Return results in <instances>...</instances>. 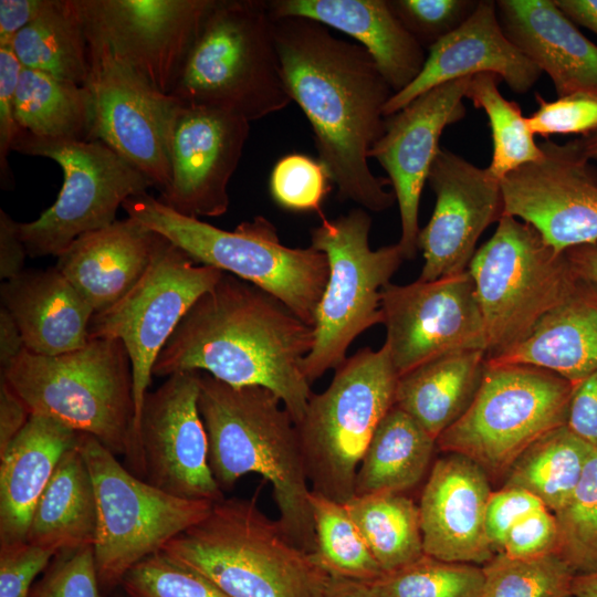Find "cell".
I'll list each match as a JSON object with an SVG mask.
<instances>
[{
    "instance_id": "obj_26",
    "label": "cell",
    "mask_w": 597,
    "mask_h": 597,
    "mask_svg": "<svg viewBox=\"0 0 597 597\" xmlns=\"http://www.w3.org/2000/svg\"><path fill=\"white\" fill-rule=\"evenodd\" d=\"M272 19L304 18L338 30L371 56L394 93L420 73L425 49L404 27L389 0H272Z\"/></svg>"
},
{
    "instance_id": "obj_30",
    "label": "cell",
    "mask_w": 597,
    "mask_h": 597,
    "mask_svg": "<svg viewBox=\"0 0 597 597\" xmlns=\"http://www.w3.org/2000/svg\"><path fill=\"white\" fill-rule=\"evenodd\" d=\"M489 364H523L576 385L597 370V283L579 279L567 298L547 313L519 346Z\"/></svg>"
},
{
    "instance_id": "obj_23",
    "label": "cell",
    "mask_w": 597,
    "mask_h": 597,
    "mask_svg": "<svg viewBox=\"0 0 597 597\" xmlns=\"http://www.w3.org/2000/svg\"><path fill=\"white\" fill-rule=\"evenodd\" d=\"M488 473L471 459L446 453L434 461L419 502L426 555L482 566L496 553L486 533Z\"/></svg>"
},
{
    "instance_id": "obj_60",
    "label": "cell",
    "mask_w": 597,
    "mask_h": 597,
    "mask_svg": "<svg viewBox=\"0 0 597 597\" xmlns=\"http://www.w3.org/2000/svg\"><path fill=\"white\" fill-rule=\"evenodd\" d=\"M572 591L573 597H597V572L576 575Z\"/></svg>"
},
{
    "instance_id": "obj_7",
    "label": "cell",
    "mask_w": 597,
    "mask_h": 597,
    "mask_svg": "<svg viewBox=\"0 0 597 597\" xmlns=\"http://www.w3.org/2000/svg\"><path fill=\"white\" fill-rule=\"evenodd\" d=\"M0 377L31 416L91 434L115 455L129 454L135 405L132 364L123 342L94 338L57 356L24 349Z\"/></svg>"
},
{
    "instance_id": "obj_55",
    "label": "cell",
    "mask_w": 597,
    "mask_h": 597,
    "mask_svg": "<svg viewBox=\"0 0 597 597\" xmlns=\"http://www.w3.org/2000/svg\"><path fill=\"white\" fill-rule=\"evenodd\" d=\"M50 0H1L0 45L12 44L15 34L34 21Z\"/></svg>"
},
{
    "instance_id": "obj_44",
    "label": "cell",
    "mask_w": 597,
    "mask_h": 597,
    "mask_svg": "<svg viewBox=\"0 0 597 597\" xmlns=\"http://www.w3.org/2000/svg\"><path fill=\"white\" fill-rule=\"evenodd\" d=\"M331 177L318 160L303 154H289L274 165L270 193L283 209L322 213V203L331 190Z\"/></svg>"
},
{
    "instance_id": "obj_1",
    "label": "cell",
    "mask_w": 597,
    "mask_h": 597,
    "mask_svg": "<svg viewBox=\"0 0 597 597\" xmlns=\"http://www.w3.org/2000/svg\"><path fill=\"white\" fill-rule=\"evenodd\" d=\"M273 23L285 87L312 126L318 160L337 198L374 212L391 208L396 197L387 189L388 178L376 176L368 164L394 94L374 60L316 21L283 18Z\"/></svg>"
},
{
    "instance_id": "obj_9",
    "label": "cell",
    "mask_w": 597,
    "mask_h": 597,
    "mask_svg": "<svg viewBox=\"0 0 597 597\" xmlns=\"http://www.w3.org/2000/svg\"><path fill=\"white\" fill-rule=\"evenodd\" d=\"M468 271L484 322L488 359L523 343L579 280L565 251H556L534 227L506 214Z\"/></svg>"
},
{
    "instance_id": "obj_10",
    "label": "cell",
    "mask_w": 597,
    "mask_h": 597,
    "mask_svg": "<svg viewBox=\"0 0 597 597\" xmlns=\"http://www.w3.org/2000/svg\"><path fill=\"white\" fill-rule=\"evenodd\" d=\"M311 245L328 262V279L314 318V343L304 360L312 384L346 358L352 343L368 328L383 324L381 291L405 260L398 242L373 250L371 219L356 208L335 219L320 213Z\"/></svg>"
},
{
    "instance_id": "obj_4",
    "label": "cell",
    "mask_w": 597,
    "mask_h": 597,
    "mask_svg": "<svg viewBox=\"0 0 597 597\" xmlns=\"http://www.w3.org/2000/svg\"><path fill=\"white\" fill-rule=\"evenodd\" d=\"M250 499L223 498L161 549L229 597H323L331 575Z\"/></svg>"
},
{
    "instance_id": "obj_16",
    "label": "cell",
    "mask_w": 597,
    "mask_h": 597,
    "mask_svg": "<svg viewBox=\"0 0 597 597\" xmlns=\"http://www.w3.org/2000/svg\"><path fill=\"white\" fill-rule=\"evenodd\" d=\"M86 86L94 106V135L164 192L170 185V136L181 105L100 45H90Z\"/></svg>"
},
{
    "instance_id": "obj_19",
    "label": "cell",
    "mask_w": 597,
    "mask_h": 597,
    "mask_svg": "<svg viewBox=\"0 0 597 597\" xmlns=\"http://www.w3.org/2000/svg\"><path fill=\"white\" fill-rule=\"evenodd\" d=\"M200 371L175 373L145 396L138 429V473L169 494L218 502L224 498L209 464L199 410Z\"/></svg>"
},
{
    "instance_id": "obj_37",
    "label": "cell",
    "mask_w": 597,
    "mask_h": 597,
    "mask_svg": "<svg viewBox=\"0 0 597 597\" xmlns=\"http://www.w3.org/2000/svg\"><path fill=\"white\" fill-rule=\"evenodd\" d=\"M384 573L425 555L418 505L402 493L355 495L344 504Z\"/></svg>"
},
{
    "instance_id": "obj_3",
    "label": "cell",
    "mask_w": 597,
    "mask_h": 597,
    "mask_svg": "<svg viewBox=\"0 0 597 597\" xmlns=\"http://www.w3.org/2000/svg\"><path fill=\"white\" fill-rule=\"evenodd\" d=\"M198 405L210 469L221 490L248 473L261 475L273 488L284 533L315 554L311 488L296 425L281 399L261 386L235 387L200 374Z\"/></svg>"
},
{
    "instance_id": "obj_39",
    "label": "cell",
    "mask_w": 597,
    "mask_h": 597,
    "mask_svg": "<svg viewBox=\"0 0 597 597\" xmlns=\"http://www.w3.org/2000/svg\"><path fill=\"white\" fill-rule=\"evenodd\" d=\"M316 551L314 556L332 576L373 583L385 573L344 504L311 490Z\"/></svg>"
},
{
    "instance_id": "obj_33",
    "label": "cell",
    "mask_w": 597,
    "mask_h": 597,
    "mask_svg": "<svg viewBox=\"0 0 597 597\" xmlns=\"http://www.w3.org/2000/svg\"><path fill=\"white\" fill-rule=\"evenodd\" d=\"M436 447L437 440L394 405L376 428L359 463L355 495L412 489L427 473Z\"/></svg>"
},
{
    "instance_id": "obj_24",
    "label": "cell",
    "mask_w": 597,
    "mask_h": 597,
    "mask_svg": "<svg viewBox=\"0 0 597 597\" xmlns=\"http://www.w3.org/2000/svg\"><path fill=\"white\" fill-rule=\"evenodd\" d=\"M428 51L418 76L385 105L386 117L425 92L458 78L492 73L514 93L525 94L543 73L505 35L492 0H479L472 14Z\"/></svg>"
},
{
    "instance_id": "obj_28",
    "label": "cell",
    "mask_w": 597,
    "mask_h": 597,
    "mask_svg": "<svg viewBox=\"0 0 597 597\" xmlns=\"http://www.w3.org/2000/svg\"><path fill=\"white\" fill-rule=\"evenodd\" d=\"M0 296L22 333L27 350L57 356L88 343L95 312L55 266L24 270L2 282Z\"/></svg>"
},
{
    "instance_id": "obj_11",
    "label": "cell",
    "mask_w": 597,
    "mask_h": 597,
    "mask_svg": "<svg viewBox=\"0 0 597 597\" xmlns=\"http://www.w3.org/2000/svg\"><path fill=\"white\" fill-rule=\"evenodd\" d=\"M574 384L541 367L489 364L467 411L437 439L492 475L505 474L540 437L566 425Z\"/></svg>"
},
{
    "instance_id": "obj_2",
    "label": "cell",
    "mask_w": 597,
    "mask_h": 597,
    "mask_svg": "<svg viewBox=\"0 0 597 597\" xmlns=\"http://www.w3.org/2000/svg\"><path fill=\"white\" fill-rule=\"evenodd\" d=\"M313 343V326L283 302L223 272L181 318L153 376L205 370L231 386L268 388L296 425L313 395L304 374Z\"/></svg>"
},
{
    "instance_id": "obj_15",
    "label": "cell",
    "mask_w": 597,
    "mask_h": 597,
    "mask_svg": "<svg viewBox=\"0 0 597 597\" xmlns=\"http://www.w3.org/2000/svg\"><path fill=\"white\" fill-rule=\"evenodd\" d=\"M217 0H73L90 45L172 93Z\"/></svg>"
},
{
    "instance_id": "obj_41",
    "label": "cell",
    "mask_w": 597,
    "mask_h": 597,
    "mask_svg": "<svg viewBox=\"0 0 597 597\" xmlns=\"http://www.w3.org/2000/svg\"><path fill=\"white\" fill-rule=\"evenodd\" d=\"M379 597H483L482 566L422 555L369 583Z\"/></svg>"
},
{
    "instance_id": "obj_5",
    "label": "cell",
    "mask_w": 597,
    "mask_h": 597,
    "mask_svg": "<svg viewBox=\"0 0 597 597\" xmlns=\"http://www.w3.org/2000/svg\"><path fill=\"white\" fill-rule=\"evenodd\" d=\"M127 217L163 235L195 263L230 273L272 294L313 326L328 279L326 255L310 245L283 244L263 216L228 231L172 210L148 193L122 205Z\"/></svg>"
},
{
    "instance_id": "obj_35",
    "label": "cell",
    "mask_w": 597,
    "mask_h": 597,
    "mask_svg": "<svg viewBox=\"0 0 597 597\" xmlns=\"http://www.w3.org/2000/svg\"><path fill=\"white\" fill-rule=\"evenodd\" d=\"M15 116L21 129L36 136L95 140L93 98L86 85L22 69L15 92Z\"/></svg>"
},
{
    "instance_id": "obj_42",
    "label": "cell",
    "mask_w": 597,
    "mask_h": 597,
    "mask_svg": "<svg viewBox=\"0 0 597 597\" xmlns=\"http://www.w3.org/2000/svg\"><path fill=\"white\" fill-rule=\"evenodd\" d=\"M558 527L557 553L576 575L597 572V449L585 464L568 500L553 512Z\"/></svg>"
},
{
    "instance_id": "obj_20",
    "label": "cell",
    "mask_w": 597,
    "mask_h": 597,
    "mask_svg": "<svg viewBox=\"0 0 597 597\" xmlns=\"http://www.w3.org/2000/svg\"><path fill=\"white\" fill-rule=\"evenodd\" d=\"M471 77L438 85L395 114L386 117L383 136L373 146L376 159L388 175L398 203L401 234L398 244L405 260L418 252L419 203L430 168L440 150L447 126L467 115L463 103Z\"/></svg>"
},
{
    "instance_id": "obj_47",
    "label": "cell",
    "mask_w": 597,
    "mask_h": 597,
    "mask_svg": "<svg viewBox=\"0 0 597 597\" xmlns=\"http://www.w3.org/2000/svg\"><path fill=\"white\" fill-rule=\"evenodd\" d=\"M538 107L526 117L532 134L545 139L555 134L587 136L597 130V95L575 93L546 101L535 95Z\"/></svg>"
},
{
    "instance_id": "obj_6",
    "label": "cell",
    "mask_w": 597,
    "mask_h": 597,
    "mask_svg": "<svg viewBox=\"0 0 597 597\" xmlns=\"http://www.w3.org/2000/svg\"><path fill=\"white\" fill-rule=\"evenodd\" d=\"M182 104L220 109L248 122L291 102L268 1L217 0L171 93Z\"/></svg>"
},
{
    "instance_id": "obj_31",
    "label": "cell",
    "mask_w": 597,
    "mask_h": 597,
    "mask_svg": "<svg viewBox=\"0 0 597 597\" xmlns=\"http://www.w3.org/2000/svg\"><path fill=\"white\" fill-rule=\"evenodd\" d=\"M486 367L483 350L434 358L398 377L395 406L437 440L470 407Z\"/></svg>"
},
{
    "instance_id": "obj_43",
    "label": "cell",
    "mask_w": 597,
    "mask_h": 597,
    "mask_svg": "<svg viewBox=\"0 0 597 597\" xmlns=\"http://www.w3.org/2000/svg\"><path fill=\"white\" fill-rule=\"evenodd\" d=\"M121 586L125 597H229L209 579L161 552L135 565Z\"/></svg>"
},
{
    "instance_id": "obj_58",
    "label": "cell",
    "mask_w": 597,
    "mask_h": 597,
    "mask_svg": "<svg viewBox=\"0 0 597 597\" xmlns=\"http://www.w3.org/2000/svg\"><path fill=\"white\" fill-rule=\"evenodd\" d=\"M556 6L575 24L597 35V0H554Z\"/></svg>"
},
{
    "instance_id": "obj_59",
    "label": "cell",
    "mask_w": 597,
    "mask_h": 597,
    "mask_svg": "<svg viewBox=\"0 0 597 597\" xmlns=\"http://www.w3.org/2000/svg\"><path fill=\"white\" fill-rule=\"evenodd\" d=\"M323 597H379L369 583L332 577Z\"/></svg>"
},
{
    "instance_id": "obj_14",
    "label": "cell",
    "mask_w": 597,
    "mask_h": 597,
    "mask_svg": "<svg viewBox=\"0 0 597 597\" xmlns=\"http://www.w3.org/2000/svg\"><path fill=\"white\" fill-rule=\"evenodd\" d=\"M223 272L201 265L161 235L153 261L137 284L119 301L94 313L88 337L123 342L132 364L134 392L133 443L126 457L136 473L138 429L154 365L193 303L212 289Z\"/></svg>"
},
{
    "instance_id": "obj_32",
    "label": "cell",
    "mask_w": 597,
    "mask_h": 597,
    "mask_svg": "<svg viewBox=\"0 0 597 597\" xmlns=\"http://www.w3.org/2000/svg\"><path fill=\"white\" fill-rule=\"evenodd\" d=\"M96 527L95 489L77 440L61 458L39 499L27 542L59 555L93 547Z\"/></svg>"
},
{
    "instance_id": "obj_54",
    "label": "cell",
    "mask_w": 597,
    "mask_h": 597,
    "mask_svg": "<svg viewBox=\"0 0 597 597\" xmlns=\"http://www.w3.org/2000/svg\"><path fill=\"white\" fill-rule=\"evenodd\" d=\"M31 413L9 383L0 377V453L18 437Z\"/></svg>"
},
{
    "instance_id": "obj_48",
    "label": "cell",
    "mask_w": 597,
    "mask_h": 597,
    "mask_svg": "<svg viewBox=\"0 0 597 597\" xmlns=\"http://www.w3.org/2000/svg\"><path fill=\"white\" fill-rule=\"evenodd\" d=\"M55 556L28 542L0 546V597H29L35 577Z\"/></svg>"
},
{
    "instance_id": "obj_49",
    "label": "cell",
    "mask_w": 597,
    "mask_h": 597,
    "mask_svg": "<svg viewBox=\"0 0 597 597\" xmlns=\"http://www.w3.org/2000/svg\"><path fill=\"white\" fill-rule=\"evenodd\" d=\"M11 44L0 45V181L2 189L13 187L8 155L21 132L15 116V92L22 71Z\"/></svg>"
},
{
    "instance_id": "obj_17",
    "label": "cell",
    "mask_w": 597,
    "mask_h": 597,
    "mask_svg": "<svg viewBox=\"0 0 597 597\" xmlns=\"http://www.w3.org/2000/svg\"><path fill=\"white\" fill-rule=\"evenodd\" d=\"M384 345L399 376L449 354L483 350L488 341L467 270L433 281L388 283L381 291Z\"/></svg>"
},
{
    "instance_id": "obj_8",
    "label": "cell",
    "mask_w": 597,
    "mask_h": 597,
    "mask_svg": "<svg viewBox=\"0 0 597 597\" xmlns=\"http://www.w3.org/2000/svg\"><path fill=\"white\" fill-rule=\"evenodd\" d=\"M398 375L388 349L364 347L313 394L296 429L311 490L345 504L355 496L359 463L395 405Z\"/></svg>"
},
{
    "instance_id": "obj_27",
    "label": "cell",
    "mask_w": 597,
    "mask_h": 597,
    "mask_svg": "<svg viewBox=\"0 0 597 597\" xmlns=\"http://www.w3.org/2000/svg\"><path fill=\"white\" fill-rule=\"evenodd\" d=\"M161 235L134 218L80 235L55 268L95 313L124 297L149 268Z\"/></svg>"
},
{
    "instance_id": "obj_46",
    "label": "cell",
    "mask_w": 597,
    "mask_h": 597,
    "mask_svg": "<svg viewBox=\"0 0 597 597\" xmlns=\"http://www.w3.org/2000/svg\"><path fill=\"white\" fill-rule=\"evenodd\" d=\"M93 547L61 553L34 583L29 597H102Z\"/></svg>"
},
{
    "instance_id": "obj_13",
    "label": "cell",
    "mask_w": 597,
    "mask_h": 597,
    "mask_svg": "<svg viewBox=\"0 0 597 597\" xmlns=\"http://www.w3.org/2000/svg\"><path fill=\"white\" fill-rule=\"evenodd\" d=\"M12 150L54 160L63 185L52 206L20 223L31 258L59 256L80 235L113 224L119 207L153 182L100 140L48 138L21 129Z\"/></svg>"
},
{
    "instance_id": "obj_36",
    "label": "cell",
    "mask_w": 597,
    "mask_h": 597,
    "mask_svg": "<svg viewBox=\"0 0 597 597\" xmlns=\"http://www.w3.org/2000/svg\"><path fill=\"white\" fill-rule=\"evenodd\" d=\"M594 449L566 425L554 428L515 459L503 486L526 490L555 512L577 486Z\"/></svg>"
},
{
    "instance_id": "obj_61",
    "label": "cell",
    "mask_w": 597,
    "mask_h": 597,
    "mask_svg": "<svg viewBox=\"0 0 597 597\" xmlns=\"http://www.w3.org/2000/svg\"><path fill=\"white\" fill-rule=\"evenodd\" d=\"M579 145L590 160H597V130L578 138Z\"/></svg>"
},
{
    "instance_id": "obj_50",
    "label": "cell",
    "mask_w": 597,
    "mask_h": 597,
    "mask_svg": "<svg viewBox=\"0 0 597 597\" xmlns=\"http://www.w3.org/2000/svg\"><path fill=\"white\" fill-rule=\"evenodd\" d=\"M558 527L547 507L520 520L506 534L501 553L515 558H531L556 551Z\"/></svg>"
},
{
    "instance_id": "obj_57",
    "label": "cell",
    "mask_w": 597,
    "mask_h": 597,
    "mask_svg": "<svg viewBox=\"0 0 597 597\" xmlns=\"http://www.w3.org/2000/svg\"><path fill=\"white\" fill-rule=\"evenodd\" d=\"M565 254L579 279L597 283V241L570 248Z\"/></svg>"
},
{
    "instance_id": "obj_53",
    "label": "cell",
    "mask_w": 597,
    "mask_h": 597,
    "mask_svg": "<svg viewBox=\"0 0 597 597\" xmlns=\"http://www.w3.org/2000/svg\"><path fill=\"white\" fill-rule=\"evenodd\" d=\"M28 251L20 234V223L0 209V279L2 282L20 275Z\"/></svg>"
},
{
    "instance_id": "obj_21",
    "label": "cell",
    "mask_w": 597,
    "mask_h": 597,
    "mask_svg": "<svg viewBox=\"0 0 597 597\" xmlns=\"http://www.w3.org/2000/svg\"><path fill=\"white\" fill-rule=\"evenodd\" d=\"M427 182L436 195L432 216L418 235L423 265L419 280L465 272L484 230L503 216L501 181L486 168L440 148Z\"/></svg>"
},
{
    "instance_id": "obj_25",
    "label": "cell",
    "mask_w": 597,
    "mask_h": 597,
    "mask_svg": "<svg viewBox=\"0 0 597 597\" xmlns=\"http://www.w3.org/2000/svg\"><path fill=\"white\" fill-rule=\"evenodd\" d=\"M503 32L542 72L558 97L597 95V45L585 36L554 0H499Z\"/></svg>"
},
{
    "instance_id": "obj_18",
    "label": "cell",
    "mask_w": 597,
    "mask_h": 597,
    "mask_svg": "<svg viewBox=\"0 0 597 597\" xmlns=\"http://www.w3.org/2000/svg\"><path fill=\"white\" fill-rule=\"evenodd\" d=\"M538 145L540 159L501 180L503 214L531 224L559 252L597 241V167L578 138Z\"/></svg>"
},
{
    "instance_id": "obj_22",
    "label": "cell",
    "mask_w": 597,
    "mask_h": 597,
    "mask_svg": "<svg viewBox=\"0 0 597 597\" xmlns=\"http://www.w3.org/2000/svg\"><path fill=\"white\" fill-rule=\"evenodd\" d=\"M250 122L210 107L181 103L170 136L171 180L158 199L180 214L219 217L228 211V185Z\"/></svg>"
},
{
    "instance_id": "obj_12",
    "label": "cell",
    "mask_w": 597,
    "mask_h": 597,
    "mask_svg": "<svg viewBox=\"0 0 597 597\" xmlns=\"http://www.w3.org/2000/svg\"><path fill=\"white\" fill-rule=\"evenodd\" d=\"M96 496L93 554L101 586L111 589L146 557L199 523L213 502L169 494L123 467L97 439L80 433Z\"/></svg>"
},
{
    "instance_id": "obj_51",
    "label": "cell",
    "mask_w": 597,
    "mask_h": 597,
    "mask_svg": "<svg viewBox=\"0 0 597 597\" xmlns=\"http://www.w3.org/2000/svg\"><path fill=\"white\" fill-rule=\"evenodd\" d=\"M542 507L546 506L540 499L520 488L503 486L491 492L485 527L494 552L501 553L506 534L520 520Z\"/></svg>"
},
{
    "instance_id": "obj_52",
    "label": "cell",
    "mask_w": 597,
    "mask_h": 597,
    "mask_svg": "<svg viewBox=\"0 0 597 597\" xmlns=\"http://www.w3.org/2000/svg\"><path fill=\"white\" fill-rule=\"evenodd\" d=\"M566 426L597 449V370L574 385Z\"/></svg>"
},
{
    "instance_id": "obj_34",
    "label": "cell",
    "mask_w": 597,
    "mask_h": 597,
    "mask_svg": "<svg viewBox=\"0 0 597 597\" xmlns=\"http://www.w3.org/2000/svg\"><path fill=\"white\" fill-rule=\"evenodd\" d=\"M23 69L86 85L90 44L73 0H50L45 10L20 30L11 44Z\"/></svg>"
},
{
    "instance_id": "obj_40",
    "label": "cell",
    "mask_w": 597,
    "mask_h": 597,
    "mask_svg": "<svg viewBox=\"0 0 597 597\" xmlns=\"http://www.w3.org/2000/svg\"><path fill=\"white\" fill-rule=\"evenodd\" d=\"M482 569L483 597H573L576 574L555 552L531 558L496 553Z\"/></svg>"
},
{
    "instance_id": "obj_45",
    "label": "cell",
    "mask_w": 597,
    "mask_h": 597,
    "mask_svg": "<svg viewBox=\"0 0 597 597\" xmlns=\"http://www.w3.org/2000/svg\"><path fill=\"white\" fill-rule=\"evenodd\" d=\"M479 0H389L410 34L425 49L459 28L475 10Z\"/></svg>"
},
{
    "instance_id": "obj_38",
    "label": "cell",
    "mask_w": 597,
    "mask_h": 597,
    "mask_svg": "<svg viewBox=\"0 0 597 597\" xmlns=\"http://www.w3.org/2000/svg\"><path fill=\"white\" fill-rule=\"evenodd\" d=\"M501 78L492 73L471 77L465 92L474 107L485 113L492 138V159L488 171L500 181L519 167L542 157L521 107L499 90Z\"/></svg>"
},
{
    "instance_id": "obj_56",
    "label": "cell",
    "mask_w": 597,
    "mask_h": 597,
    "mask_svg": "<svg viewBox=\"0 0 597 597\" xmlns=\"http://www.w3.org/2000/svg\"><path fill=\"white\" fill-rule=\"evenodd\" d=\"M25 349L22 333L11 315L1 305L0 307V367L6 370Z\"/></svg>"
},
{
    "instance_id": "obj_29",
    "label": "cell",
    "mask_w": 597,
    "mask_h": 597,
    "mask_svg": "<svg viewBox=\"0 0 597 597\" xmlns=\"http://www.w3.org/2000/svg\"><path fill=\"white\" fill-rule=\"evenodd\" d=\"M80 432L32 415L0 453V546L27 542L32 514L64 453Z\"/></svg>"
}]
</instances>
